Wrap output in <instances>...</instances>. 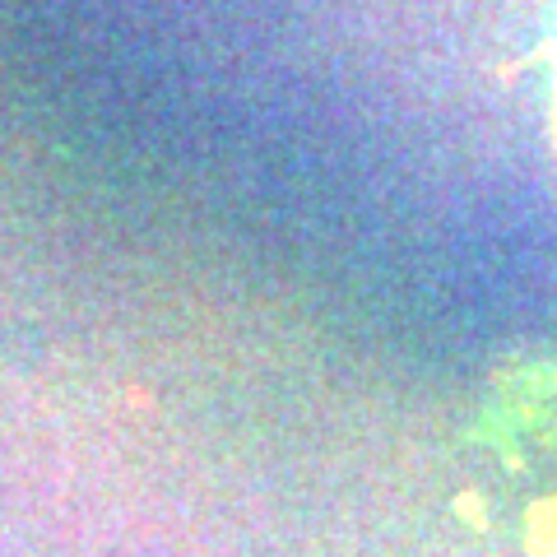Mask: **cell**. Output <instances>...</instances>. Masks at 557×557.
<instances>
[{"instance_id":"obj_1","label":"cell","mask_w":557,"mask_h":557,"mask_svg":"<svg viewBox=\"0 0 557 557\" xmlns=\"http://www.w3.org/2000/svg\"><path fill=\"white\" fill-rule=\"evenodd\" d=\"M544 98H548V139H553V153H557V20L548 28V89H544Z\"/></svg>"}]
</instances>
